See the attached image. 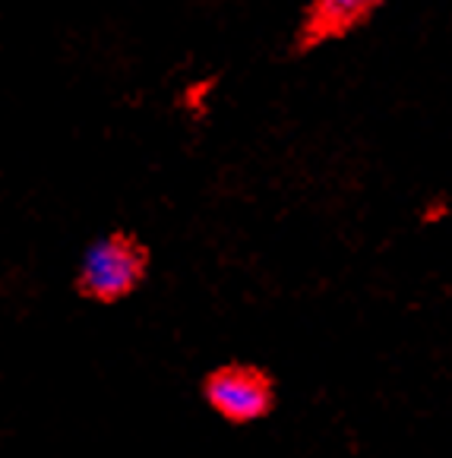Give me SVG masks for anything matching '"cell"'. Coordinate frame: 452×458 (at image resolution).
Masks as SVG:
<instances>
[{"mask_svg":"<svg viewBox=\"0 0 452 458\" xmlns=\"http://www.w3.org/2000/svg\"><path fill=\"white\" fill-rule=\"evenodd\" d=\"M203 398L228 424H253L276 408V383L250 364H225L203 383Z\"/></svg>","mask_w":452,"mask_h":458,"instance_id":"2","label":"cell"},{"mask_svg":"<svg viewBox=\"0 0 452 458\" xmlns=\"http://www.w3.org/2000/svg\"><path fill=\"white\" fill-rule=\"evenodd\" d=\"M149 253L127 234H105L86 247L76 272V284L86 297L115 303L130 297L146 278Z\"/></svg>","mask_w":452,"mask_h":458,"instance_id":"1","label":"cell"},{"mask_svg":"<svg viewBox=\"0 0 452 458\" xmlns=\"http://www.w3.org/2000/svg\"><path fill=\"white\" fill-rule=\"evenodd\" d=\"M380 10L377 0H317L311 4L297 29V47L311 51L332 38H345L348 32L361 29Z\"/></svg>","mask_w":452,"mask_h":458,"instance_id":"3","label":"cell"}]
</instances>
